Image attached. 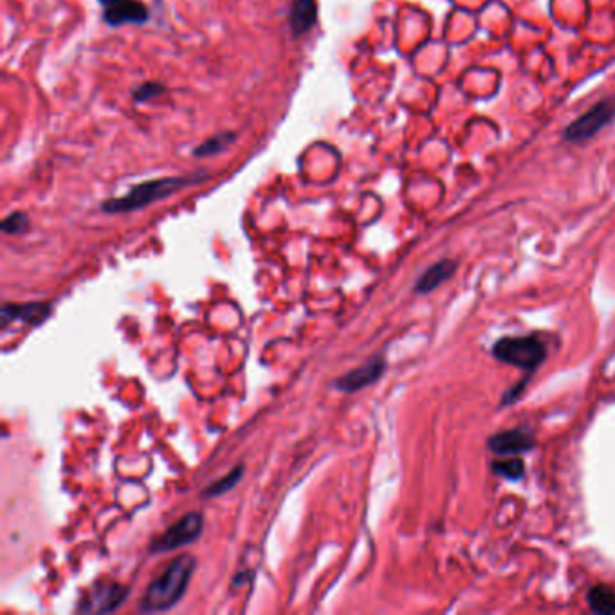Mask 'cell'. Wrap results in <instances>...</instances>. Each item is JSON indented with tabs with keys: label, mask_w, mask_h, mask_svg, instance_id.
Returning <instances> with one entry per match:
<instances>
[{
	"label": "cell",
	"mask_w": 615,
	"mask_h": 615,
	"mask_svg": "<svg viewBox=\"0 0 615 615\" xmlns=\"http://www.w3.org/2000/svg\"><path fill=\"white\" fill-rule=\"evenodd\" d=\"M208 172L206 170H197L195 174L190 175H181V177H163V179H152V181H145L140 183L136 186H132L125 195L121 197H114L108 199L105 202H101V209L108 215H115V213H131V211H138L141 208H147L158 201H163L184 188L190 186H197L201 184L204 179H208Z\"/></svg>",
	"instance_id": "obj_1"
},
{
	"label": "cell",
	"mask_w": 615,
	"mask_h": 615,
	"mask_svg": "<svg viewBox=\"0 0 615 615\" xmlns=\"http://www.w3.org/2000/svg\"><path fill=\"white\" fill-rule=\"evenodd\" d=\"M195 567H197V561L193 556L183 554L175 558L167 567V570L149 585L140 602V611L156 613V611H167L174 608L186 594L190 579L195 572Z\"/></svg>",
	"instance_id": "obj_2"
},
{
	"label": "cell",
	"mask_w": 615,
	"mask_h": 615,
	"mask_svg": "<svg viewBox=\"0 0 615 615\" xmlns=\"http://www.w3.org/2000/svg\"><path fill=\"white\" fill-rule=\"evenodd\" d=\"M615 117V99L608 98L595 103L581 117L572 121L563 131V140L568 143H583L597 136Z\"/></svg>",
	"instance_id": "obj_3"
},
{
	"label": "cell",
	"mask_w": 615,
	"mask_h": 615,
	"mask_svg": "<svg viewBox=\"0 0 615 615\" xmlns=\"http://www.w3.org/2000/svg\"><path fill=\"white\" fill-rule=\"evenodd\" d=\"M493 354L504 363L524 368V371H534L545 357V346L536 337H504L495 345Z\"/></svg>",
	"instance_id": "obj_4"
},
{
	"label": "cell",
	"mask_w": 615,
	"mask_h": 615,
	"mask_svg": "<svg viewBox=\"0 0 615 615\" xmlns=\"http://www.w3.org/2000/svg\"><path fill=\"white\" fill-rule=\"evenodd\" d=\"M204 517L201 513L184 515L150 543V554H167L197 542L202 534Z\"/></svg>",
	"instance_id": "obj_5"
},
{
	"label": "cell",
	"mask_w": 615,
	"mask_h": 615,
	"mask_svg": "<svg viewBox=\"0 0 615 615\" xmlns=\"http://www.w3.org/2000/svg\"><path fill=\"white\" fill-rule=\"evenodd\" d=\"M129 595V588L121 585H96L90 592L80 601L76 611L80 613H108L117 610L125 602Z\"/></svg>",
	"instance_id": "obj_6"
},
{
	"label": "cell",
	"mask_w": 615,
	"mask_h": 615,
	"mask_svg": "<svg viewBox=\"0 0 615 615\" xmlns=\"http://www.w3.org/2000/svg\"><path fill=\"white\" fill-rule=\"evenodd\" d=\"M385 368H387L385 357L376 355L371 361H366L364 364H361L359 368H355V371L337 378L334 381V389L343 392V394L359 392V390H363L366 387L378 383L381 380V376L385 374Z\"/></svg>",
	"instance_id": "obj_7"
},
{
	"label": "cell",
	"mask_w": 615,
	"mask_h": 615,
	"mask_svg": "<svg viewBox=\"0 0 615 615\" xmlns=\"http://www.w3.org/2000/svg\"><path fill=\"white\" fill-rule=\"evenodd\" d=\"M51 312V305L44 302H31V303H8L0 309V325L8 329L12 321H21L26 325H38L42 323Z\"/></svg>",
	"instance_id": "obj_8"
},
{
	"label": "cell",
	"mask_w": 615,
	"mask_h": 615,
	"mask_svg": "<svg viewBox=\"0 0 615 615\" xmlns=\"http://www.w3.org/2000/svg\"><path fill=\"white\" fill-rule=\"evenodd\" d=\"M103 21L110 28L125 24H145L149 21V8L140 0H125V3L105 8Z\"/></svg>",
	"instance_id": "obj_9"
},
{
	"label": "cell",
	"mask_w": 615,
	"mask_h": 615,
	"mask_svg": "<svg viewBox=\"0 0 615 615\" xmlns=\"http://www.w3.org/2000/svg\"><path fill=\"white\" fill-rule=\"evenodd\" d=\"M534 446V439L529 431L525 430H513V431H504L495 437H491L489 448L493 449L497 455H518Z\"/></svg>",
	"instance_id": "obj_10"
},
{
	"label": "cell",
	"mask_w": 615,
	"mask_h": 615,
	"mask_svg": "<svg viewBox=\"0 0 615 615\" xmlns=\"http://www.w3.org/2000/svg\"><path fill=\"white\" fill-rule=\"evenodd\" d=\"M318 21L316 0H295L289 10V28L295 37L309 33Z\"/></svg>",
	"instance_id": "obj_11"
},
{
	"label": "cell",
	"mask_w": 615,
	"mask_h": 615,
	"mask_svg": "<svg viewBox=\"0 0 615 615\" xmlns=\"http://www.w3.org/2000/svg\"><path fill=\"white\" fill-rule=\"evenodd\" d=\"M453 273H455V262H451V261L437 262L419 278L415 291L417 293H430V291L437 289L442 282H446Z\"/></svg>",
	"instance_id": "obj_12"
},
{
	"label": "cell",
	"mask_w": 615,
	"mask_h": 615,
	"mask_svg": "<svg viewBox=\"0 0 615 615\" xmlns=\"http://www.w3.org/2000/svg\"><path fill=\"white\" fill-rule=\"evenodd\" d=\"M236 141V132H231V131H226V132H218L211 138H208L206 141H202L195 150H193V156L195 158H213L224 150H227L233 143Z\"/></svg>",
	"instance_id": "obj_13"
},
{
	"label": "cell",
	"mask_w": 615,
	"mask_h": 615,
	"mask_svg": "<svg viewBox=\"0 0 615 615\" xmlns=\"http://www.w3.org/2000/svg\"><path fill=\"white\" fill-rule=\"evenodd\" d=\"M243 476V466L238 464L235 469H231L226 476H222L220 480L213 482L211 485H208L204 491H202V499H217V497H222L226 495L227 491H231Z\"/></svg>",
	"instance_id": "obj_14"
},
{
	"label": "cell",
	"mask_w": 615,
	"mask_h": 615,
	"mask_svg": "<svg viewBox=\"0 0 615 615\" xmlns=\"http://www.w3.org/2000/svg\"><path fill=\"white\" fill-rule=\"evenodd\" d=\"M588 604L595 613H615V592L604 585L594 586L588 592Z\"/></svg>",
	"instance_id": "obj_15"
},
{
	"label": "cell",
	"mask_w": 615,
	"mask_h": 615,
	"mask_svg": "<svg viewBox=\"0 0 615 615\" xmlns=\"http://www.w3.org/2000/svg\"><path fill=\"white\" fill-rule=\"evenodd\" d=\"M30 224H31V220L24 211H15L3 220L0 227H3V231L6 235H22L30 229Z\"/></svg>",
	"instance_id": "obj_16"
},
{
	"label": "cell",
	"mask_w": 615,
	"mask_h": 615,
	"mask_svg": "<svg viewBox=\"0 0 615 615\" xmlns=\"http://www.w3.org/2000/svg\"><path fill=\"white\" fill-rule=\"evenodd\" d=\"M165 90H167V87L159 81H145L134 89L132 99L136 103H149V101L159 98L161 94H165Z\"/></svg>",
	"instance_id": "obj_17"
},
{
	"label": "cell",
	"mask_w": 615,
	"mask_h": 615,
	"mask_svg": "<svg viewBox=\"0 0 615 615\" xmlns=\"http://www.w3.org/2000/svg\"><path fill=\"white\" fill-rule=\"evenodd\" d=\"M493 469L502 474V476H508L511 480H517L524 474V460L520 458H506V460H500L493 466Z\"/></svg>",
	"instance_id": "obj_18"
},
{
	"label": "cell",
	"mask_w": 615,
	"mask_h": 615,
	"mask_svg": "<svg viewBox=\"0 0 615 615\" xmlns=\"http://www.w3.org/2000/svg\"><path fill=\"white\" fill-rule=\"evenodd\" d=\"M98 3L105 8H110V6H115V4H121V3H125V0H98Z\"/></svg>",
	"instance_id": "obj_19"
}]
</instances>
